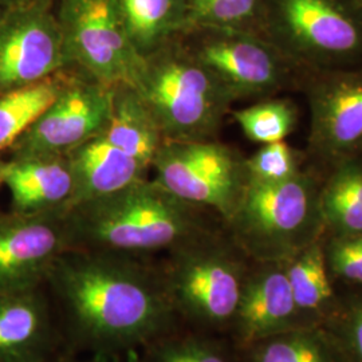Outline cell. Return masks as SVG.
I'll return each instance as SVG.
<instances>
[{
	"mask_svg": "<svg viewBox=\"0 0 362 362\" xmlns=\"http://www.w3.org/2000/svg\"><path fill=\"white\" fill-rule=\"evenodd\" d=\"M101 136L148 169L167 141L139 93L127 82L113 85L110 115Z\"/></svg>",
	"mask_w": 362,
	"mask_h": 362,
	"instance_id": "obj_18",
	"label": "cell"
},
{
	"mask_svg": "<svg viewBox=\"0 0 362 362\" xmlns=\"http://www.w3.org/2000/svg\"><path fill=\"white\" fill-rule=\"evenodd\" d=\"M264 0H187V30L221 28L262 35Z\"/></svg>",
	"mask_w": 362,
	"mask_h": 362,
	"instance_id": "obj_25",
	"label": "cell"
},
{
	"mask_svg": "<svg viewBox=\"0 0 362 362\" xmlns=\"http://www.w3.org/2000/svg\"><path fill=\"white\" fill-rule=\"evenodd\" d=\"M321 182L320 207L325 235L362 233V156L330 167Z\"/></svg>",
	"mask_w": 362,
	"mask_h": 362,
	"instance_id": "obj_22",
	"label": "cell"
},
{
	"mask_svg": "<svg viewBox=\"0 0 362 362\" xmlns=\"http://www.w3.org/2000/svg\"><path fill=\"white\" fill-rule=\"evenodd\" d=\"M309 326L298 310L281 262H252L230 329L236 350L267 337Z\"/></svg>",
	"mask_w": 362,
	"mask_h": 362,
	"instance_id": "obj_14",
	"label": "cell"
},
{
	"mask_svg": "<svg viewBox=\"0 0 362 362\" xmlns=\"http://www.w3.org/2000/svg\"><path fill=\"white\" fill-rule=\"evenodd\" d=\"M354 1H356L357 4H360V6L362 7V0H354Z\"/></svg>",
	"mask_w": 362,
	"mask_h": 362,
	"instance_id": "obj_33",
	"label": "cell"
},
{
	"mask_svg": "<svg viewBox=\"0 0 362 362\" xmlns=\"http://www.w3.org/2000/svg\"><path fill=\"white\" fill-rule=\"evenodd\" d=\"M262 35L303 73L362 66L354 0H264Z\"/></svg>",
	"mask_w": 362,
	"mask_h": 362,
	"instance_id": "obj_6",
	"label": "cell"
},
{
	"mask_svg": "<svg viewBox=\"0 0 362 362\" xmlns=\"http://www.w3.org/2000/svg\"><path fill=\"white\" fill-rule=\"evenodd\" d=\"M130 43L145 57L187 30V0H116Z\"/></svg>",
	"mask_w": 362,
	"mask_h": 362,
	"instance_id": "obj_20",
	"label": "cell"
},
{
	"mask_svg": "<svg viewBox=\"0 0 362 362\" xmlns=\"http://www.w3.org/2000/svg\"><path fill=\"white\" fill-rule=\"evenodd\" d=\"M320 189L321 182L305 170L282 182L248 180L224 227L252 262L285 263L325 235Z\"/></svg>",
	"mask_w": 362,
	"mask_h": 362,
	"instance_id": "obj_5",
	"label": "cell"
},
{
	"mask_svg": "<svg viewBox=\"0 0 362 362\" xmlns=\"http://www.w3.org/2000/svg\"><path fill=\"white\" fill-rule=\"evenodd\" d=\"M158 259L180 324L211 334L230 333L252 260L226 227L200 235Z\"/></svg>",
	"mask_w": 362,
	"mask_h": 362,
	"instance_id": "obj_4",
	"label": "cell"
},
{
	"mask_svg": "<svg viewBox=\"0 0 362 362\" xmlns=\"http://www.w3.org/2000/svg\"><path fill=\"white\" fill-rule=\"evenodd\" d=\"M113 86L70 67L55 101L10 148L13 158L66 156L104 133Z\"/></svg>",
	"mask_w": 362,
	"mask_h": 362,
	"instance_id": "obj_10",
	"label": "cell"
},
{
	"mask_svg": "<svg viewBox=\"0 0 362 362\" xmlns=\"http://www.w3.org/2000/svg\"><path fill=\"white\" fill-rule=\"evenodd\" d=\"M16 1H19V0H0V10H4L6 7L11 6V4L16 3Z\"/></svg>",
	"mask_w": 362,
	"mask_h": 362,
	"instance_id": "obj_32",
	"label": "cell"
},
{
	"mask_svg": "<svg viewBox=\"0 0 362 362\" xmlns=\"http://www.w3.org/2000/svg\"><path fill=\"white\" fill-rule=\"evenodd\" d=\"M66 212L0 215V294L45 285L52 263L69 247Z\"/></svg>",
	"mask_w": 362,
	"mask_h": 362,
	"instance_id": "obj_13",
	"label": "cell"
},
{
	"mask_svg": "<svg viewBox=\"0 0 362 362\" xmlns=\"http://www.w3.org/2000/svg\"><path fill=\"white\" fill-rule=\"evenodd\" d=\"M130 85L167 141L214 140L235 98L181 35L141 57Z\"/></svg>",
	"mask_w": 362,
	"mask_h": 362,
	"instance_id": "obj_3",
	"label": "cell"
},
{
	"mask_svg": "<svg viewBox=\"0 0 362 362\" xmlns=\"http://www.w3.org/2000/svg\"><path fill=\"white\" fill-rule=\"evenodd\" d=\"M240 362H349L324 325H309L263 338L238 350Z\"/></svg>",
	"mask_w": 362,
	"mask_h": 362,
	"instance_id": "obj_21",
	"label": "cell"
},
{
	"mask_svg": "<svg viewBox=\"0 0 362 362\" xmlns=\"http://www.w3.org/2000/svg\"><path fill=\"white\" fill-rule=\"evenodd\" d=\"M1 11H3V10H0V13H1Z\"/></svg>",
	"mask_w": 362,
	"mask_h": 362,
	"instance_id": "obj_35",
	"label": "cell"
},
{
	"mask_svg": "<svg viewBox=\"0 0 362 362\" xmlns=\"http://www.w3.org/2000/svg\"><path fill=\"white\" fill-rule=\"evenodd\" d=\"M302 81L310 109L311 155L329 168L362 156V66L308 71Z\"/></svg>",
	"mask_w": 362,
	"mask_h": 362,
	"instance_id": "obj_12",
	"label": "cell"
},
{
	"mask_svg": "<svg viewBox=\"0 0 362 362\" xmlns=\"http://www.w3.org/2000/svg\"><path fill=\"white\" fill-rule=\"evenodd\" d=\"M1 167H3V163H1V161H0V169H1Z\"/></svg>",
	"mask_w": 362,
	"mask_h": 362,
	"instance_id": "obj_34",
	"label": "cell"
},
{
	"mask_svg": "<svg viewBox=\"0 0 362 362\" xmlns=\"http://www.w3.org/2000/svg\"><path fill=\"white\" fill-rule=\"evenodd\" d=\"M303 153L284 141L263 144L258 151L246 157L248 179L259 182H282L302 172Z\"/></svg>",
	"mask_w": 362,
	"mask_h": 362,
	"instance_id": "obj_27",
	"label": "cell"
},
{
	"mask_svg": "<svg viewBox=\"0 0 362 362\" xmlns=\"http://www.w3.org/2000/svg\"><path fill=\"white\" fill-rule=\"evenodd\" d=\"M151 168L169 192L214 212L224 223L231 219L250 180L246 157L216 139L165 141Z\"/></svg>",
	"mask_w": 362,
	"mask_h": 362,
	"instance_id": "obj_7",
	"label": "cell"
},
{
	"mask_svg": "<svg viewBox=\"0 0 362 362\" xmlns=\"http://www.w3.org/2000/svg\"><path fill=\"white\" fill-rule=\"evenodd\" d=\"M62 350L45 285L0 294V362H46Z\"/></svg>",
	"mask_w": 362,
	"mask_h": 362,
	"instance_id": "obj_15",
	"label": "cell"
},
{
	"mask_svg": "<svg viewBox=\"0 0 362 362\" xmlns=\"http://www.w3.org/2000/svg\"><path fill=\"white\" fill-rule=\"evenodd\" d=\"M66 59L106 83H130L141 57L134 50L116 0H55Z\"/></svg>",
	"mask_w": 362,
	"mask_h": 362,
	"instance_id": "obj_9",
	"label": "cell"
},
{
	"mask_svg": "<svg viewBox=\"0 0 362 362\" xmlns=\"http://www.w3.org/2000/svg\"><path fill=\"white\" fill-rule=\"evenodd\" d=\"M66 158L74 180L73 206L117 192L146 177L149 170L103 136L79 145Z\"/></svg>",
	"mask_w": 362,
	"mask_h": 362,
	"instance_id": "obj_17",
	"label": "cell"
},
{
	"mask_svg": "<svg viewBox=\"0 0 362 362\" xmlns=\"http://www.w3.org/2000/svg\"><path fill=\"white\" fill-rule=\"evenodd\" d=\"M103 362H139V351H133V353L125 354V356H118L115 358L104 360Z\"/></svg>",
	"mask_w": 362,
	"mask_h": 362,
	"instance_id": "obj_31",
	"label": "cell"
},
{
	"mask_svg": "<svg viewBox=\"0 0 362 362\" xmlns=\"http://www.w3.org/2000/svg\"><path fill=\"white\" fill-rule=\"evenodd\" d=\"M224 226L218 215L144 177L66 212L67 248L161 257Z\"/></svg>",
	"mask_w": 362,
	"mask_h": 362,
	"instance_id": "obj_2",
	"label": "cell"
},
{
	"mask_svg": "<svg viewBox=\"0 0 362 362\" xmlns=\"http://www.w3.org/2000/svg\"><path fill=\"white\" fill-rule=\"evenodd\" d=\"M13 202V212L67 211L74 202V180L66 156L11 158L0 169Z\"/></svg>",
	"mask_w": 362,
	"mask_h": 362,
	"instance_id": "obj_16",
	"label": "cell"
},
{
	"mask_svg": "<svg viewBox=\"0 0 362 362\" xmlns=\"http://www.w3.org/2000/svg\"><path fill=\"white\" fill-rule=\"evenodd\" d=\"M231 113L247 139L262 145L284 141L298 124L297 106L287 98H264Z\"/></svg>",
	"mask_w": 362,
	"mask_h": 362,
	"instance_id": "obj_26",
	"label": "cell"
},
{
	"mask_svg": "<svg viewBox=\"0 0 362 362\" xmlns=\"http://www.w3.org/2000/svg\"><path fill=\"white\" fill-rule=\"evenodd\" d=\"M324 236L284 263L294 302L309 325H324L338 305L325 258Z\"/></svg>",
	"mask_w": 362,
	"mask_h": 362,
	"instance_id": "obj_19",
	"label": "cell"
},
{
	"mask_svg": "<svg viewBox=\"0 0 362 362\" xmlns=\"http://www.w3.org/2000/svg\"><path fill=\"white\" fill-rule=\"evenodd\" d=\"M139 362H240L231 339L180 325L139 350Z\"/></svg>",
	"mask_w": 362,
	"mask_h": 362,
	"instance_id": "obj_24",
	"label": "cell"
},
{
	"mask_svg": "<svg viewBox=\"0 0 362 362\" xmlns=\"http://www.w3.org/2000/svg\"><path fill=\"white\" fill-rule=\"evenodd\" d=\"M67 67L55 0H19L0 13V94Z\"/></svg>",
	"mask_w": 362,
	"mask_h": 362,
	"instance_id": "obj_11",
	"label": "cell"
},
{
	"mask_svg": "<svg viewBox=\"0 0 362 362\" xmlns=\"http://www.w3.org/2000/svg\"><path fill=\"white\" fill-rule=\"evenodd\" d=\"M349 362H362V296L346 305H337L336 310L325 322Z\"/></svg>",
	"mask_w": 362,
	"mask_h": 362,
	"instance_id": "obj_29",
	"label": "cell"
},
{
	"mask_svg": "<svg viewBox=\"0 0 362 362\" xmlns=\"http://www.w3.org/2000/svg\"><path fill=\"white\" fill-rule=\"evenodd\" d=\"M46 362H103L101 360H95V358H90V357H82L78 354H73L69 353L66 350L59 351L58 354H55L50 360Z\"/></svg>",
	"mask_w": 362,
	"mask_h": 362,
	"instance_id": "obj_30",
	"label": "cell"
},
{
	"mask_svg": "<svg viewBox=\"0 0 362 362\" xmlns=\"http://www.w3.org/2000/svg\"><path fill=\"white\" fill-rule=\"evenodd\" d=\"M45 288L69 353L109 360L180 326L158 257L67 248Z\"/></svg>",
	"mask_w": 362,
	"mask_h": 362,
	"instance_id": "obj_1",
	"label": "cell"
},
{
	"mask_svg": "<svg viewBox=\"0 0 362 362\" xmlns=\"http://www.w3.org/2000/svg\"><path fill=\"white\" fill-rule=\"evenodd\" d=\"M70 67L35 83L0 94V151L10 149L55 101Z\"/></svg>",
	"mask_w": 362,
	"mask_h": 362,
	"instance_id": "obj_23",
	"label": "cell"
},
{
	"mask_svg": "<svg viewBox=\"0 0 362 362\" xmlns=\"http://www.w3.org/2000/svg\"><path fill=\"white\" fill-rule=\"evenodd\" d=\"M181 38L235 101L270 98L302 81L305 74L269 39L257 33L192 28L182 33Z\"/></svg>",
	"mask_w": 362,
	"mask_h": 362,
	"instance_id": "obj_8",
	"label": "cell"
},
{
	"mask_svg": "<svg viewBox=\"0 0 362 362\" xmlns=\"http://www.w3.org/2000/svg\"><path fill=\"white\" fill-rule=\"evenodd\" d=\"M324 250L332 276L348 284L362 285V233L325 235Z\"/></svg>",
	"mask_w": 362,
	"mask_h": 362,
	"instance_id": "obj_28",
	"label": "cell"
}]
</instances>
